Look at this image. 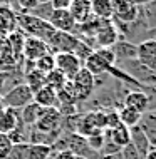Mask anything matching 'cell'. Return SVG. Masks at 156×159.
<instances>
[{
	"instance_id": "1",
	"label": "cell",
	"mask_w": 156,
	"mask_h": 159,
	"mask_svg": "<svg viewBox=\"0 0 156 159\" xmlns=\"http://www.w3.org/2000/svg\"><path fill=\"white\" fill-rule=\"evenodd\" d=\"M17 29L24 34L25 37H34L39 40H44L45 44L49 39L54 35V29L49 22L40 20L37 17H32L29 14H17Z\"/></svg>"
},
{
	"instance_id": "2",
	"label": "cell",
	"mask_w": 156,
	"mask_h": 159,
	"mask_svg": "<svg viewBox=\"0 0 156 159\" xmlns=\"http://www.w3.org/2000/svg\"><path fill=\"white\" fill-rule=\"evenodd\" d=\"M116 66L123 72H126L133 80H136L139 85H143V87H156V72L148 69L146 66H143V64H139L136 59L118 62Z\"/></svg>"
},
{
	"instance_id": "3",
	"label": "cell",
	"mask_w": 156,
	"mask_h": 159,
	"mask_svg": "<svg viewBox=\"0 0 156 159\" xmlns=\"http://www.w3.org/2000/svg\"><path fill=\"white\" fill-rule=\"evenodd\" d=\"M34 102V92L29 89L27 84H17L2 96V106L7 109L22 111L25 106Z\"/></svg>"
},
{
	"instance_id": "4",
	"label": "cell",
	"mask_w": 156,
	"mask_h": 159,
	"mask_svg": "<svg viewBox=\"0 0 156 159\" xmlns=\"http://www.w3.org/2000/svg\"><path fill=\"white\" fill-rule=\"evenodd\" d=\"M34 129L45 134H57L62 132V116L57 111V107H49V109H42V114L39 116L37 122L32 126Z\"/></svg>"
},
{
	"instance_id": "5",
	"label": "cell",
	"mask_w": 156,
	"mask_h": 159,
	"mask_svg": "<svg viewBox=\"0 0 156 159\" xmlns=\"http://www.w3.org/2000/svg\"><path fill=\"white\" fill-rule=\"evenodd\" d=\"M79 44V39L74 34H67V32H54V35L49 39L47 45L52 54H72L74 49Z\"/></svg>"
},
{
	"instance_id": "6",
	"label": "cell",
	"mask_w": 156,
	"mask_h": 159,
	"mask_svg": "<svg viewBox=\"0 0 156 159\" xmlns=\"http://www.w3.org/2000/svg\"><path fill=\"white\" fill-rule=\"evenodd\" d=\"M112 3V19L123 24H133L139 15V3L131 0H114Z\"/></svg>"
},
{
	"instance_id": "7",
	"label": "cell",
	"mask_w": 156,
	"mask_h": 159,
	"mask_svg": "<svg viewBox=\"0 0 156 159\" xmlns=\"http://www.w3.org/2000/svg\"><path fill=\"white\" fill-rule=\"evenodd\" d=\"M119 40V34L116 30L114 24L111 20H101V27L94 37L92 44H94V50L101 49V47H112L116 42Z\"/></svg>"
},
{
	"instance_id": "8",
	"label": "cell",
	"mask_w": 156,
	"mask_h": 159,
	"mask_svg": "<svg viewBox=\"0 0 156 159\" xmlns=\"http://www.w3.org/2000/svg\"><path fill=\"white\" fill-rule=\"evenodd\" d=\"M55 69L66 75L67 80H72L82 69V62L74 54H55Z\"/></svg>"
},
{
	"instance_id": "9",
	"label": "cell",
	"mask_w": 156,
	"mask_h": 159,
	"mask_svg": "<svg viewBox=\"0 0 156 159\" xmlns=\"http://www.w3.org/2000/svg\"><path fill=\"white\" fill-rule=\"evenodd\" d=\"M136 61L156 72V39H148L138 44Z\"/></svg>"
},
{
	"instance_id": "10",
	"label": "cell",
	"mask_w": 156,
	"mask_h": 159,
	"mask_svg": "<svg viewBox=\"0 0 156 159\" xmlns=\"http://www.w3.org/2000/svg\"><path fill=\"white\" fill-rule=\"evenodd\" d=\"M49 24L55 32H67V34H74L77 27L76 20L72 19L69 10H54L49 19Z\"/></svg>"
},
{
	"instance_id": "11",
	"label": "cell",
	"mask_w": 156,
	"mask_h": 159,
	"mask_svg": "<svg viewBox=\"0 0 156 159\" xmlns=\"http://www.w3.org/2000/svg\"><path fill=\"white\" fill-rule=\"evenodd\" d=\"M49 45L45 44L44 40H39V39L34 37H27L25 39V45H24V61H30V62H35L37 59H40L42 55L49 54Z\"/></svg>"
},
{
	"instance_id": "12",
	"label": "cell",
	"mask_w": 156,
	"mask_h": 159,
	"mask_svg": "<svg viewBox=\"0 0 156 159\" xmlns=\"http://www.w3.org/2000/svg\"><path fill=\"white\" fill-rule=\"evenodd\" d=\"M123 106L131 107V109L138 111V112L144 114L148 111V97L143 91H138V89H129V91L124 94L123 97Z\"/></svg>"
},
{
	"instance_id": "13",
	"label": "cell",
	"mask_w": 156,
	"mask_h": 159,
	"mask_svg": "<svg viewBox=\"0 0 156 159\" xmlns=\"http://www.w3.org/2000/svg\"><path fill=\"white\" fill-rule=\"evenodd\" d=\"M111 49L116 55V64L124 61H133L138 55V44H133V42L124 40V39H119Z\"/></svg>"
},
{
	"instance_id": "14",
	"label": "cell",
	"mask_w": 156,
	"mask_h": 159,
	"mask_svg": "<svg viewBox=\"0 0 156 159\" xmlns=\"http://www.w3.org/2000/svg\"><path fill=\"white\" fill-rule=\"evenodd\" d=\"M17 30V15L10 8L8 3H0V34L8 35V34Z\"/></svg>"
},
{
	"instance_id": "15",
	"label": "cell",
	"mask_w": 156,
	"mask_h": 159,
	"mask_svg": "<svg viewBox=\"0 0 156 159\" xmlns=\"http://www.w3.org/2000/svg\"><path fill=\"white\" fill-rule=\"evenodd\" d=\"M69 12H71L72 19L76 20L77 25L87 22L92 17V8H91L89 0H72L71 7H69Z\"/></svg>"
},
{
	"instance_id": "16",
	"label": "cell",
	"mask_w": 156,
	"mask_h": 159,
	"mask_svg": "<svg viewBox=\"0 0 156 159\" xmlns=\"http://www.w3.org/2000/svg\"><path fill=\"white\" fill-rule=\"evenodd\" d=\"M129 144L139 152V156L143 159L146 157V154H148V151L151 149V144H149L148 137H146V134L139 129V126L129 129Z\"/></svg>"
},
{
	"instance_id": "17",
	"label": "cell",
	"mask_w": 156,
	"mask_h": 159,
	"mask_svg": "<svg viewBox=\"0 0 156 159\" xmlns=\"http://www.w3.org/2000/svg\"><path fill=\"white\" fill-rule=\"evenodd\" d=\"M34 102L42 107V109H49V107H55L57 104V91L55 89L49 87V85H44L42 89L34 94Z\"/></svg>"
},
{
	"instance_id": "18",
	"label": "cell",
	"mask_w": 156,
	"mask_h": 159,
	"mask_svg": "<svg viewBox=\"0 0 156 159\" xmlns=\"http://www.w3.org/2000/svg\"><path fill=\"white\" fill-rule=\"evenodd\" d=\"M19 122H20L19 111L7 109V107H3L0 111V132L2 134H8L10 131H14L19 126Z\"/></svg>"
},
{
	"instance_id": "19",
	"label": "cell",
	"mask_w": 156,
	"mask_h": 159,
	"mask_svg": "<svg viewBox=\"0 0 156 159\" xmlns=\"http://www.w3.org/2000/svg\"><path fill=\"white\" fill-rule=\"evenodd\" d=\"M104 132H107V134H104V139L111 141L112 144H116L121 149L129 144V129L124 127L123 124H119L114 129H104Z\"/></svg>"
},
{
	"instance_id": "20",
	"label": "cell",
	"mask_w": 156,
	"mask_h": 159,
	"mask_svg": "<svg viewBox=\"0 0 156 159\" xmlns=\"http://www.w3.org/2000/svg\"><path fill=\"white\" fill-rule=\"evenodd\" d=\"M139 129L146 134L149 144L156 148V112H144L141 116Z\"/></svg>"
},
{
	"instance_id": "21",
	"label": "cell",
	"mask_w": 156,
	"mask_h": 159,
	"mask_svg": "<svg viewBox=\"0 0 156 159\" xmlns=\"http://www.w3.org/2000/svg\"><path fill=\"white\" fill-rule=\"evenodd\" d=\"M25 37L22 32L17 29L15 32H12V34H8L7 35V42H8V47L12 49V52H14L15 55V59H17V62L22 66V62H24V57H22V54H24V45H25Z\"/></svg>"
},
{
	"instance_id": "22",
	"label": "cell",
	"mask_w": 156,
	"mask_h": 159,
	"mask_svg": "<svg viewBox=\"0 0 156 159\" xmlns=\"http://www.w3.org/2000/svg\"><path fill=\"white\" fill-rule=\"evenodd\" d=\"M82 67H84L87 72H91L94 77H97V75H106V74H107V69H109L111 66H107L106 62L101 61V59H99L97 55L92 52V54H91L89 57L84 61Z\"/></svg>"
},
{
	"instance_id": "23",
	"label": "cell",
	"mask_w": 156,
	"mask_h": 159,
	"mask_svg": "<svg viewBox=\"0 0 156 159\" xmlns=\"http://www.w3.org/2000/svg\"><path fill=\"white\" fill-rule=\"evenodd\" d=\"M118 116H119V122L123 124L124 127L128 129H133L136 126H139V121H141V112L131 109V107H126V106H121V109L118 111Z\"/></svg>"
},
{
	"instance_id": "24",
	"label": "cell",
	"mask_w": 156,
	"mask_h": 159,
	"mask_svg": "<svg viewBox=\"0 0 156 159\" xmlns=\"http://www.w3.org/2000/svg\"><path fill=\"white\" fill-rule=\"evenodd\" d=\"M40 114H42V107H39L35 102H30V104L25 106L22 111H19L20 121H22L24 126H34Z\"/></svg>"
},
{
	"instance_id": "25",
	"label": "cell",
	"mask_w": 156,
	"mask_h": 159,
	"mask_svg": "<svg viewBox=\"0 0 156 159\" xmlns=\"http://www.w3.org/2000/svg\"><path fill=\"white\" fill-rule=\"evenodd\" d=\"M92 15L99 20H111L112 19V3L109 0H96L91 2Z\"/></svg>"
},
{
	"instance_id": "26",
	"label": "cell",
	"mask_w": 156,
	"mask_h": 159,
	"mask_svg": "<svg viewBox=\"0 0 156 159\" xmlns=\"http://www.w3.org/2000/svg\"><path fill=\"white\" fill-rule=\"evenodd\" d=\"M25 79V84L29 85V89L35 94L39 89H42L44 85H47V79H45V74H42V72H39L37 69H34L32 72H29V74L24 75Z\"/></svg>"
},
{
	"instance_id": "27",
	"label": "cell",
	"mask_w": 156,
	"mask_h": 159,
	"mask_svg": "<svg viewBox=\"0 0 156 159\" xmlns=\"http://www.w3.org/2000/svg\"><path fill=\"white\" fill-rule=\"evenodd\" d=\"M52 148L45 144H29L27 159H50Z\"/></svg>"
},
{
	"instance_id": "28",
	"label": "cell",
	"mask_w": 156,
	"mask_h": 159,
	"mask_svg": "<svg viewBox=\"0 0 156 159\" xmlns=\"http://www.w3.org/2000/svg\"><path fill=\"white\" fill-rule=\"evenodd\" d=\"M35 69L39 72H42V74H50L52 70H55V57L54 54L49 52L45 55H42L40 59H37L35 61Z\"/></svg>"
},
{
	"instance_id": "29",
	"label": "cell",
	"mask_w": 156,
	"mask_h": 159,
	"mask_svg": "<svg viewBox=\"0 0 156 159\" xmlns=\"http://www.w3.org/2000/svg\"><path fill=\"white\" fill-rule=\"evenodd\" d=\"M141 7V12L144 15L146 22H148V27H149V32L156 29V2H143L139 3Z\"/></svg>"
},
{
	"instance_id": "30",
	"label": "cell",
	"mask_w": 156,
	"mask_h": 159,
	"mask_svg": "<svg viewBox=\"0 0 156 159\" xmlns=\"http://www.w3.org/2000/svg\"><path fill=\"white\" fill-rule=\"evenodd\" d=\"M45 79H47V85L52 87V89H55V91L64 89V87H66V84L69 82V80L66 79V75H64L62 72H59L57 69H55V70H52L50 74H47Z\"/></svg>"
},
{
	"instance_id": "31",
	"label": "cell",
	"mask_w": 156,
	"mask_h": 159,
	"mask_svg": "<svg viewBox=\"0 0 156 159\" xmlns=\"http://www.w3.org/2000/svg\"><path fill=\"white\" fill-rule=\"evenodd\" d=\"M52 12H54V10H52L50 2H39V5L34 8L32 12H29V15L37 17V19H40V20H45V22H49Z\"/></svg>"
},
{
	"instance_id": "32",
	"label": "cell",
	"mask_w": 156,
	"mask_h": 159,
	"mask_svg": "<svg viewBox=\"0 0 156 159\" xmlns=\"http://www.w3.org/2000/svg\"><path fill=\"white\" fill-rule=\"evenodd\" d=\"M94 54H96L101 61L106 62L107 66H111V67L116 66V55H114V52H112L111 47H101V49H96Z\"/></svg>"
},
{
	"instance_id": "33",
	"label": "cell",
	"mask_w": 156,
	"mask_h": 159,
	"mask_svg": "<svg viewBox=\"0 0 156 159\" xmlns=\"http://www.w3.org/2000/svg\"><path fill=\"white\" fill-rule=\"evenodd\" d=\"M92 52H94V49H92L89 44H86L84 40H79V44H77V47L74 49V52H72V54H74L82 64H84V61H86V59H87Z\"/></svg>"
},
{
	"instance_id": "34",
	"label": "cell",
	"mask_w": 156,
	"mask_h": 159,
	"mask_svg": "<svg viewBox=\"0 0 156 159\" xmlns=\"http://www.w3.org/2000/svg\"><path fill=\"white\" fill-rule=\"evenodd\" d=\"M12 148H14V144L10 143L8 136L0 132V159H7L8 156H10Z\"/></svg>"
},
{
	"instance_id": "35",
	"label": "cell",
	"mask_w": 156,
	"mask_h": 159,
	"mask_svg": "<svg viewBox=\"0 0 156 159\" xmlns=\"http://www.w3.org/2000/svg\"><path fill=\"white\" fill-rule=\"evenodd\" d=\"M27 151H29V143L27 144H15L12 148V152L7 159H27Z\"/></svg>"
},
{
	"instance_id": "36",
	"label": "cell",
	"mask_w": 156,
	"mask_h": 159,
	"mask_svg": "<svg viewBox=\"0 0 156 159\" xmlns=\"http://www.w3.org/2000/svg\"><path fill=\"white\" fill-rule=\"evenodd\" d=\"M143 92L148 97V111L146 112H156V87H144Z\"/></svg>"
},
{
	"instance_id": "37",
	"label": "cell",
	"mask_w": 156,
	"mask_h": 159,
	"mask_svg": "<svg viewBox=\"0 0 156 159\" xmlns=\"http://www.w3.org/2000/svg\"><path fill=\"white\" fill-rule=\"evenodd\" d=\"M72 0H50L52 10H69Z\"/></svg>"
},
{
	"instance_id": "38",
	"label": "cell",
	"mask_w": 156,
	"mask_h": 159,
	"mask_svg": "<svg viewBox=\"0 0 156 159\" xmlns=\"http://www.w3.org/2000/svg\"><path fill=\"white\" fill-rule=\"evenodd\" d=\"M50 159H77V156L74 152H71L69 149H66V151H57L54 152L50 156Z\"/></svg>"
},
{
	"instance_id": "39",
	"label": "cell",
	"mask_w": 156,
	"mask_h": 159,
	"mask_svg": "<svg viewBox=\"0 0 156 159\" xmlns=\"http://www.w3.org/2000/svg\"><path fill=\"white\" fill-rule=\"evenodd\" d=\"M101 159H124L123 152H116V154H109V156H101Z\"/></svg>"
},
{
	"instance_id": "40",
	"label": "cell",
	"mask_w": 156,
	"mask_h": 159,
	"mask_svg": "<svg viewBox=\"0 0 156 159\" xmlns=\"http://www.w3.org/2000/svg\"><path fill=\"white\" fill-rule=\"evenodd\" d=\"M8 79V72H0V89L5 85V80Z\"/></svg>"
},
{
	"instance_id": "41",
	"label": "cell",
	"mask_w": 156,
	"mask_h": 159,
	"mask_svg": "<svg viewBox=\"0 0 156 159\" xmlns=\"http://www.w3.org/2000/svg\"><path fill=\"white\" fill-rule=\"evenodd\" d=\"M144 159H156V148H153V146H151V149L148 151V154H146Z\"/></svg>"
},
{
	"instance_id": "42",
	"label": "cell",
	"mask_w": 156,
	"mask_h": 159,
	"mask_svg": "<svg viewBox=\"0 0 156 159\" xmlns=\"http://www.w3.org/2000/svg\"><path fill=\"white\" fill-rule=\"evenodd\" d=\"M77 159H82V157H77Z\"/></svg>"
}]
</instances>
